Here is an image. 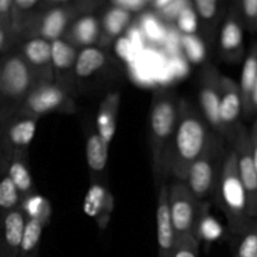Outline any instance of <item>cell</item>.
I'll return each mask as SVG.
<instances>
[{
  "mask_svg": "<svg viewBox=\"0 0 257 257\" xmlns=\"http://www.w3.org/2000/svg\"><path fill=\"white\" fill-rule=\"evenodd\" d=\"M69 18V13L67 10L62 8H54L45 13L32 28L25 30V39L40 38L48 42L60 39L67 30Z\"/></svg>",
  "mask_w": 257,
  "mask_h": 257,
  "instance_id": "cell-16",
  "label": "cell"
},
{
  "mask_svg": "<svg viewBox=\"0 0 257 257\" xmlns=\"http://www.w3.org/2000/svg\"><path fill=\"white\" fill-rule=\"evenodd\" d=\"M50 47H52V65L55 82L69 88L67 78L73 77L78 49L63 38L50 42Z\"/></svg>",
  "mask_w": 257,
  "mask_h": 257,
  "instance_id": "cell-20",
  "label": "cell"
},
{
  "mask_svg": "<svg viewBox=\"0 0 257 257\" xmlns=\"http://www.w3.org/2000/svg\"><path fill=\"white\" fill-rule=\"evenodd\" d=\"M49 220L50 217L43 216H27L24 235L18 257H39L42 236Z\"/></svg>",
  "mask_w": 257,
  "mask_h": 257,
  "instance_id": "cell-22",
  "label": "cell"
},
{
  "mask_svg": "<svg viewBox=\"0 0 257 257\" xmlns=\"http://www.w3.org/2000/svg\"><path fill=\"white\" fill-rule=\"evenodd\" d=\"M240 237L235 257H255L257 253V217L251 220L250 225Z\"/></svg>",
  "mask_w": 257,
  "mask_h": 257,
  "instance_id": "cell-27",
  "label": "cell"
},
{
  "mask_svg": "<svg viewBox=\"0 0 257 257\" xmlns=\"http://www.w3.org/2000/svg\"><path fill=\"white\" fill-rule=\"evenodd\" d=\"M221 55L228 62H238L243 57V27L237 15H230L225 20L220 33Z\"/></svg>",
  "mask_w": 257,
  "mask_h": 257,
  "instance_id": "cell-17",
  "label": "cell"
},
{
  "mask_svg": "<svg viewBox=\"0 0 257 257\" xmlns=\"http://www.w3.org/2000/svg\"><path fill=\"white\" fill-rule=\"evenodd\" d=\"M207 205V201L197 200L183 181H173L168 186V208L177 238L196 237Z\"/></svg>",
  "mask_w": 257,
  "mask_h": 257,
  "instance_id": "cell-6",
  "label": "cell"
},
{
  "mask_svg": "<svg viewBox=\"0 0 257 257\" xmlns=\"http://www.w3.org/2000/svg\"><path fill=\"white\" fill-rule=\"evenodd\" d=\"M108 57L104 50L95 47L83 48L78 52L73 77L77 79H88L107 65Z\"/></svg>",
  "mask_w": 257,
  "mask_h": 257,
  "instance_id": "cell-23",
  "label": "cell"
},
{
  "mask_svg": "<svg viewBox=\"0 0 257 257\" xmlns=\"http://www.w3.org/2000/svg\"><path fill=\"white\" fill-rule=\"evenodd\" d=\"M196 10L203 20L215 19L218 10V0H195Z\"/></svg>",
  "mask_w": 257,
  "mask_h": 257,
  "instance_id": "cell-31",
  "label": "cell"
},
{
  "mask_svg": "<svg viewBox=\"0 0 257 257\" xmlns=\"http://www.w3.org/2000/svg\"><path fill=\"white\" fill-rule=\"evenodd\" d=\"M257 78V43L251 47L250 52L245 57V62L242 65L240 83H237L240 88L241 99H242V113L245 117H250V99Z\"/></svg>",
  "mask_w": 257,
  "mask_h": 257,
  "instance_id": "cell-24",
  "label": "cell"
},
{
  "mask_svg": "<svg viewBox=\"0 0 257 257\" xmlns=\"http://www.w3.org/2000/svg\"><path fill=\"white\" fill-rule=\"evenodd\" d=\"M178 28L186 34H192L197 29V15L191 7H187L177 17Z\"/></svg>",
  "mask_w": 257,
  "mask_h": 257,
  "instance_id": "cell-30",
  "label": "cell"
},
{
  "mask_svg": "<svg viewBox=\"0 0 257 257\" xmlns=\"http://www.w3.org/2000/svg\"><path fill=\"white\" fill-rule=\"evenodd\" d=\"M120 94L118 92H110L100 102L98 108L97 119H95V130L102 140L110 146L115 132H117V119L119 113Z\"/></svg>",
  "mask_w": 257,
  "mask_h": 257,
  "instance_id": "cell-19",
  "label": "cell"
},
{
  "mask_svg": "<svg viewBox=\"0 0 257 257\" xmlns=\"http://www.w3.org/2000/svg\"><path fill=\"white\" fill-rule=\"evenodd\" d=\"M212 132L200 109L181 98L177 124L161 163V181L171 177L185 182L191 165L206 147Z\"/></svg>",
  "mask_w": 257,
  "mask_h": 257,
  "instance_id": "cell-1",
  "label": "cell"
},
{
  "mask_svg": "<svg viewBox=\"0 0 257 257\" xmlns=\"http://www.w3.org/2000/svg\"><path fill=\"white\" fill-rule=\"evenodd\" d=\"M77 104L70 93V88L58 82H42L27 95L14 113L40 119L50 113L73 114Z\"/></svg>",
  "mask_w": 257,
  "mask_h": 257,
  "instance_id": "cell-7",
  "label": "cell"
},
{
  "mask_svg": "<svg viewBox=\"0 0 257 257\" xmlns=\"http://www.w3.org/2000/svg\"><path fill=\"white\" fill-rule=\"evenodd\" d=\"M178 107L180 98L175 90L161 88L153 92L148 114V147L156 182L161 181V163L177 124Z\"/></svg>",
  "mask_w": 257,
  "mask_h": 257,
  "instance_id": "cell-2",
  "label": "cell"
},
{
  "mask_svg": "<svg viewBox=\"0 0 257 257\" xmlns=\"http://www.w3.org/2000/svg\"><path fill=\"white\" fill-rule=\"evenodd\" d=\"M115 8L125 10V12H137L145 7L146 0H112Z\"/></svg>",
  "mask_w": 257,
  "mask_h": 257,
  "instance_id": "cell-37",
  "label": "cell"
},
{
  "mask_svg": "<svg viewBox=\"0 0 257 257\" xmlns=\"http://www.w3.org/2000/svg\"><path fill=\"white\" fill-rule=\"evenodd\" d=\"M228 150L220 135L212 132L197 160L191 165L185 183L200 201L213 197Z\"/></svg>",
  "mask_w": 257,
  "mask_h": 257,
  "instance_id": "cell-5",
  "label": "cell"
},
{
  "mask_svg": "<svg viewBox=\"0 0 257 257\" xmlns=\"http://www.w3.org/2000/svg\"><path fill=\"white\" fill-rule=\"evenodd\" d=\"M13 0H0V24L12 28Z\"/></svg>",
  "mask_w": 257,
  "mask_h": 257,
  "instance_id": "cell-36",
  "label": "cell"
},
{
  "mask_svg": "<svg viewBox=\"0 0 257 257\" xmlns=\"http://www.w3.org/2000/svg\"><path fill=\"white\" fill-rule=\"evenodd\" d=\"M23 205L22 196L7 172V163L0 157V215Z\"/></svg>",
  "mask_w": 257,
  "mask_h": 257,
  "instance_id": "cell-26",
  "label": "cell"
},
{
  "mask_svg": "<svg viewBox=\"0 0 257 257\" xmlns=\"http://www.w3.org/2000/svg\"><path fill=\"white\" fill-rule=\"evenodd\" d=\"M0 112H2V100H0Z\"/></svg>",
  "mask_w": 257,
  "mask_h": 257,
  "instance_id": "cell-44",
  "label": "cell"
},
{
  "mask_svg": "<svg viewBox=\"0 0 257 257\" xmlns=\"http://www.w3.org/2000/svg\"><path fill=\"white\" fill-rule=\"evenodd\" d=\"M142 30L152 40L162 39V37L165 35V30H163L162 25L160 24L157 18L151 14L145 15L142 18Z\"/></svg>",
  "mask_w": 257,
  "mask_h": 257,
  "instance_id": "cell-29",
  "label": "cell"
},
{
  "mask_svg": "<svg viewBox=\"0 0 257 257\" xmlns=\"http://www.w3.org/2000/svg\"><path fill=\"white\" fill-rule=\"evenodd\" d=\"M18 52L43 82H54L50 42L40 38H29L23 43Z\"/></svg>",
  "mask_w": 257,
  "mask_h": 257,
  "instance_id": "cell-15",
  "label": "cell"
},
{
  "mask_svg": "<svg viewBox=\"0 0 257 257\" xmlns=\"http://www.w3.org/2000/svg\"><path fill=\"white\" fill-rule=\"evenodd\" d=\"M25 223L27 213L23 206L0 215V256L18 257Z\"/></svg>",
  "mask_w": 257,
  "mask_h": 257,
  "instance_id": "cell-13",
  "label": "cell"
},
{
  "mask_svg": "<svg viewBox=\"0 0 257 257\" xmlns=\"http://www.w3.org/2000/svg\"><path fill=\"white\" fill-rule=\"evenodd\" d=\"M52 3H65V2H69V0H49Z\"/></svg>",
  "mask_w": 257,
  "mask_h": 257,
  "instance_id": "cell-42",
  "label": "cell"
},
{
  "mask_svg": "<svg viewBox=\"0 0 257 257\" xmlns=\"http://www.w3.org/2000/svg\"><path fill=\"white\" fill-rule=\"evenodd\" d=\"M39 119L12 113L0 119V157L8 158L14 153L29 152L37 133Z\"/></svg>",
  "mask_w": 257,
  "mask_h": 257,
  "instance_id": "cell-8",
  "label": "cell"
},
{
  "mask_svg": "<svg viewBox=\"0 0 257 257\" xmlns=\"http://www.w3.org/2000/svg\"><path fill=\"white\" fill-rule=\"evenodd\" d=\"M100 25L93 15H84L79 18L69 30L67 38H63L75 48L92 47L99 40Z\"/></svg>",
  "mask_w": 257,
  "mask_h": 257,
  "instance_id": "cell-21",
  "label": "cell"
},
{
  "mask_svg": "<svg viewBox=\"0 0 257 257\" xmlns=\"http://www.w3.org/2000/svg\"><path fill=\"white\" fill-rule=\"evenodd\" d=\"M241 13L247 24L253 29L257 17V0H240Z\"/></svg>",
  "mask_w": 257,
  "mask_h": 257,
  "instance_id": "cell-35",
  "label": "cell"
},
{
  "mask_svg": "<svg viewBox=\"0 0 257 257\" xmlns=\"http://www.w3.org/2000/svg\"><path fill=\"white\" fill-rule=\"evenodd\" d=\"M131 22V13L120 9V8L113 7L104 14L102 22L103 34L100 35V44L104 47L112 42L114 38L122 34L125 28Z\"/></svg>",
  "mask_w": 257,
  "mask_h": 257,
  "instance_id": "cell-25",
  "label": "cell"
},
{
  "mask_svg": "<svg viewBox=\"0 0 257 257\" xmlns=\"http://www.w3.org/2000/svg\"><path fill=\"white\" fill-rule=\"evenodd\" d=\"M14 39L15 33L13 32L12 28L0 24V57L12 52Z\"/></svg>",
  "mask_w": 257,
  "mask_h": 257,
  "instance_id": "cell-33",
  "label": "cell"
},
{
  "mask_svg": "<svg viewBox=\"0 0 257 257\" xmlns=\"http://www.w3.org/2000/svg\"><path fill=\"white\" fill-rule=\"evenodd\" d=\"M220 125L221 137L232 145L236 135L242 127L241 115L242 113V99L237 82L232 78L223 75L221 77V97H220Z\"/></svg>",
  "mask_w": 257,
  "mask_h": 257,
  "instance_id": "cell-9",
  "label": "cell"
},
{
  "mask_svg": "<svg viewBox=\"0 0 257 257\" xmlns=\"http://www.w3.org/2000/svg\"><path fill=\"white\" fill-rule=\"evenodd\" d=\"M156 225H157V257H173L178 238L170 216L168 186L165 183L161 185L158 190Z\"/></svg>",
  "mask_w": 257,
  "mask_h": 257,
  "instance_id": "cell-12",
  "label": "cell"
},
{
  "mask_svg": "<svg viewBox=\"0 0 257 257\" xmlns=\"http://www.w3.org/2000/svg\"><path fill=\"white\" fill-rule=\"evenodd\" d=\"M253 29L257 30V17H256V20H255V24H253Z\"/></svg>",
  "mask_w": 257,
  "mask_h": 257,
  "instance_id": "cell-43",
  "label": "cell"
},
{
  "mask_svg": "<svg viewBox=\"0 0 257 257\" xmlns=\"http://www.w3.org/2000/svg\"><path fill=\"white\" fill-rule=\"evenodd\" d=\"M173 257H200V241L195 236L178 238Z\"/></svg>",
  "mask_w": 257,
  "mask_h": 257,
  "instance_id": "cell-28",
  "label": "cell"
},
{
  "mask_svg": "<svg viewBox=\"0 0 257 257\" xmlns=\"http://www.w3.org/2000/svg\"><path fill=\"white\" fill-rule=\"evenodd\" d=\"M43 80L32 69L19 52L0 57V119L18 109L27 95Z\"/></svg>",
  "mask_w": 257,
  "mask_h": 257,
  "instance_id": "cell-4",
  "label": "cell"
},
{
  "mask_svg": "<svg viewBox=\"0 0 257 257\" xmlns=\"http://www.w3.org/2000/svg\"><path fill=\"white\" fill-rule=\"evenodd\" d=\"M251 115H256L257 117V78L255 85H253L252 93H251V99H250V117Z\"/></svg>",
  "mask_w": 257,
  "mask_h": 257,
  "instance_id": "cell-40",
  "label": "cell"
},
{
  "mask_svg": "<svg viewBox=\"0 0 257 257\" xmlns=\"http://www.w3.org/2000/svg\"><path fill=\"white\" fill-rule=\"evenodd\" d=\"M0 257H2V256H0Z\"/></svg>",
  "mask_w": 257,
  "mask_h": 257,
  "instance_id": "cell-46",
  "label": "cell"
},
{
  "mask_svg": "<svg viewBox=\"0 0 257 257\" xmlns=\"http://www.w3.org/2000/svg\"><path fill=\"white\" fill-rule=\"evenodd\" d=\"M248 141H250V151L251 156H252L253 165H255L257 171V117L251 130L248 131Z\"/></svg>",
  "mask_w": 257,
  "mask_h": 257,
  "instance_id": "cell-38",
  "label": "cell"
},
{
  "mask_svg": "<svg viewBox=\"0 0 257 257\" xmlns=\"http://www.w3.org/2000/svg\"><path fill=\"white\" fill-rule=\"evenodd\" d=\"M4 160L7 163L8 175L14 182L15 187L24 202L27 198L32 197L37 193L29 168V152L14 153Z\"/></svg>",
  "mask_w": 257,
  "mask_h": 257,
  "instance_id": "cell-18",
  "label": "cell"
},
{
  "mask_svg": "<svg viewBox=\"0 0 257 257\" xmlns=\"http://www.w3.org/2000/svg\"><path fill=\"white\" fill-rule=\"evenodd\" d=\"M109 146L98 135L94 125L85 127V158L89 170L90 182L107 183V165Z\"/></svg>",
  "mask_w": 257,
  "mask_h": 257,
  "instance_id": "cell-14",
  "label": "cell"
},
{
  "mask_svg": "<svg viewBox=\"0 0 257 257\" xmlns=\"http://www.w3.org/2000/svg\"><path fill=\"white\" fill-rule=\"evenodd\" d=\"M231 148L236 155L237 171L241 183L245 188L247 197L248 215L251 218L257 217V171L253 165L252 156L250 151V141H248V130L242 127L236 135Z\"/></svg>",
  "mask_w": 257,
  "mask_h": 257,
  "instance_id": "cell-10",
  "label": "cell"
},
{
  "mask_svg": "<svg viewBox=\"0 0 257 257\" xmlns=\"http://www.w3.org/2000/svg\"><path fill=\"white\" fill-rule=\"evenodd\" d=\"M221 77L222 74L213 64H206L200 74V112L210 125L211 130L221 136L220 125V97H221Z\"/></svg>",
  "mask_w": 257,
  "mask_h": 257,
  "instance_id": "cell-11",
  "label": "cell"
},
{
  "mask_svg": "<svg viewBox=\"0 0 257 257\" xmlns=\"http://www.w3.org/2000/svg\"><path fill=\"white\" fill-rule=\"evenodd\" d=\"M182 44L185 47L187 54L191 55L193 59L201 58V55L205 54V47L202 45L201 40H198L195 35L186 34L182 38Z\"/></svg>",
  "mask_w": 257,
  "mask_h": 257,
  "instance_id": "cell-32",
  "label": "cell"
},
{
  "mask_svg": "<svg viewBox=\"0 0 257 257\" xmlns=\"http://www.w3.org/2000/svg\"><path fill=\"white\" fill-rule=\"evenodd\" d=\"M213 198L225 215L230 232L240 236L252 218L248 215L247 197L238 176L236 155L232 148L226 155Z\"/></svg>",
  "mask_w": 257,
  "mask_h": 257,
  "instance_id": "cell-3",
  "label": "cell"
},
{
  "mask_svg": "<svg viewBox=\"0 0 257 257\" xmlns=\"http://www.w3.org/2000/svg\"><path fill=\"white\" fill-rule=\"evenodd\" d=\"M39 0H13V9L19 12H27L32 9Z\"/></svg>",
  "mask_w": 257,
  "mask_h": 257,
  "instance_id": "cell-39",
  "label": "cell"
},
{
  "mask_svg": "<svg viewBox=\"0 0 257 257\" xmlns=\"http://www.w3.org/2000/svg\"><path fill=\"white\" fill-rule=\"evenodd\" d=\"M171 2H172V0H156V5H157L160 9H162L163 7H166L167 4H170Z\"/></svg>",
  "mask_w": 257,
  "mask_h": 257,
  "instance_id": "cell-41",
  "label": "cell"
},
{
  "mask_svg": "<svg viewBox=\"0 0 257 257\" xmlns=\"http://www.w3.org/2000/svg\"><path fill=\"white\" fill-rule=\"evenodd\" d=\"M187 7H190L188 0H172L170 4L163 7L161 10H162V14L168 19H177L181 12L185 10Z\"/></svg>",
  "mask_w": 257,
  "mask_h": 257,
  "instance_id": "cell-34",
  "label": "cell"
},
{
  "mask_svg": "<svg viewBox=\"0 0 257 257\" xmlns=\"http://www.w3.org/2000/svg\"><path fill=\"white\" fill-rule=\"evenodd\" d=\"M255 257H257V253H256V256H255Z\"/></svg>",
  "mask_w": 257,
  "mask_h": 257,
  "instance_id": "cell-45",
  "label": "cell"
}]
</instances>
